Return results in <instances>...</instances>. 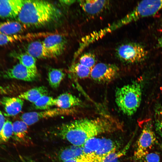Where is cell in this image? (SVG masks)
Returning <instances> with one entry per match:
<instances>
[{
  "label": "cell",
  "mask_w": 162,
  "mask_h": 162,
  "mask_svg": "<svg viewBox=\"0 0 162 162\" xmlns=\"http://www.w3.org/2000/svg\"><path fill=\"white\" fill-rule=\"evenodd\" d=\"M123 130L121 123L110 116L84 118L64 124L56 134L72 145L82 146L88 140L100 134Z\"/></svg>",
  "instance_id": "cell-1"
},
{
  "label": "cell",
  "mask_w": 162,
  "mask_h": 162,
  "mask_svg": "<svg viewBox=\"0 0 162 162\" xmlns=\"http://www.w3.org/2000/svg\"><path fill=\"white\" fill-rule=\"evenodd\" d=\"M61 15L60 10L49 2L25 0L17 17L25 26L38 27L56 20Z\"/></svg>",
  "instance_id": "cell-2"
},
{
  "label": "cell",
  "mask_w": 162,
  "mask_h": 162,
  "mask_svg": "<svg viewBox=\"0 0 162 162\" xmlns=\"http://www.w3.org/2000/svg\"><path fill=\"white\" fill-rule=\"evenodd\" d=\"M142 94L140 84L137 82H134L116 89L115 102L124 114L131 116L140 106Z\"/></svg>",
  "instance_id": "cell-3"
},
{
  "label": "cell",
  "mask_w": 162,
  "mask_h": 162,
  "mask_svg": "<svg viewBox=\"0 0 162 162\" xmlns=\"http://www.w3.org/2000/svg\"><path fill=\"white\" fill-rule=\"evenodd\" d=\"M116 54L121 61L128 63H134L144 60L147 56V52L140 44L128 43L118 46L116 50Z\"/></svg>",
  "instance_id": "cell-4"
},
{
  "label": "cell",
  "mask_w": 162,
  "mask_h": 162,
  "mask_svg": "<svg viewBox=\"0 0 162 162\" xmlns=\"http://www.w3.org/2000/svg\"><path fill=\"white\" fill-rule=\"evenodd\" d=\"M141 134L136 143L134 157L136 161H140L148 152L156 141L155 133L150 121L143 123Z\"/></svg>",
  "instance_id": "cell-5"
},
{
  "label": "cell",
  "mask_w": 162,
  "mask_h": 162,
  "mask_svg": "<svg viewBox=\"0 0 162 162\" xmlns=\"http://www.w3.org/2000/svg\"><path fill=\"white\" fill-rule=\"evenodd\" d=\"M162 9V0H144L126 15L130 23L152 16Z\"/></svg>",
  "instance_id": "cell-6"
},
{
  "label": "cell",
  "mask_w": 162,
  "mask_h": 162,
  "mask_svg": "<svg viewBox=\"0 0 162 162\" xmlns=\"http://www.w3.org/2000/svg\"><path fill=\"white\" fill-rule=\"evenodd\" d=\"M74 109H63L59 108L44 110L40 112H32L25 113L20 117L21 120L28 125L34 124L42 119L61 116L69 115L76 112Z\"/></svg>",
  "instance_id": "cell-7"
},
{
  "label": "cell",
  "mask_w": 162,
  "mask_h": 162,
  "mask_svg": "<svg viewBox=\"0 0 162 162\" xmlns=\"http://www.w3.org/2000/svg\"><path fill=\"white\" fill-rule=\"evenodd\" d=\"M119 71V68L115 64L100 63L96 64L92 69L90 76L98 82L107 83L114 79Z\"/></svg>",
  "instance_id": "cell-8"
},
{
  "label": "cell",
  "mask_w": 162,
  "mask_h": 162,
  "mask_svg": "<svg viewBox=\"0 0 162 162\" xmlns=\"http://www.w3.org/2000/svg\"><path fill=\"white\" fill-rule=\"evenodd\" d=\"M45 48L52 58L61 55L64 50L67 44L66 38L60 34H51L42 41Z\"/></svg>",
  "instance_id": "cell-9"
},
{
  "label": "cell",
  "mask_w": 162,
  "mask_h": 162,
  "mask_svg": "<svg viewBox=\"0 0 162 162\" xmlns=\"http://www.w3.org/2000/svg\"><path fill=\"white\" fill-rule=\"evenodd\" d=\"M2 76L5 79H14L32 82L37 79L38 74L33 72L19 63L4 71Z\"/></svg>",
  "instance_id": "cell-10"
},
{
  "label": "cell",
  "mask_w": 162,
  "mask_h": 162,
  "mask_svg": "<svg viewBox=\"0 0 162 162\" xmlns=\"http://www.w3.org/2000/svg\"><path fill=\"white\" fill-rule=\"evenodd\" d=\"M23 0H0V18L16 17L23 4Z\"/></svg>",
  "instance_id": "cell-11"
},
{
  "label": "cell",
  "mask_w": 162,
  "mask_h": 162,
  "mask_svg": "<svg viewBox=\"0 0 162 162\" xmlns=\"http://www.w3.org/2000/svg\"><path fill=\"white\" fill-rule=\"evenodd\" d=\"M0 103L3 107L5 116H15L21 112L24 101L18 97L4 96L0 100Z\"/></svg>",
  "instance_id": "cell-12"
},
{
  "label": "cell",
  "mask_w": 162,
  "mask_h": 162,
  "mask_svg": "<svg viewBox=\"0 0 162 162\" xmlns=\"http://www.w3.org/2000/svg\"><path fill=\"white\" fill-rule=\"evenodd\" d=\"M82 10L90 15H95L104 11L109 4L108 0H83L79 1Z\"/></svg>",
  "instance_id": "cell-13"
},
{
  "label": "cell",
  "mask_w": 162,
  "mask_h": 162,
  "mask_svg": "<svg viewBox=\"0 0 162 162\" xmlns=\"http://www.w3.org/2000/svg\"><path fill=\"white\" fill-rule=\"evenodd\" d=\"M26 53L35 58H52L44 46L42 41L36 40L30 42L25 48Z\"/></svg>",
  "instance_id": "cell-14"
},
{
  "label": "cell",
  "mask_w": 162,
  "mask_h": 162,
  "mask_svg": "<svg viewBox=\"0 0 162 162\" xmlns=\"http://www.w3.org/2000/svg\"><path fill=\"white\" fill-rule=\"evenodd\" d=\"M56 99V106L63 109H74V107L82 106L81 100L76 96L69 93L59 95Z\"/></svg>",
  "instance_id": "cell-15"
},
{
  "label": "cell",
  "mask_w": 162,
  "mask_h": 162,
  "mask_svg": "<svg viewBox=\"0 0 162 162\" xmlns=\"http://www.w3.org/2000/svg\"><path fill=\"white\" fill-rule=\"evenodd\" d=\"M48 93L47 88L41 86L34 87L24 92L19 95L18 97L34 103L42 97L47 95Z\"/></svg>",
  "instance_id": "cell-16"
},
{
  "label": "cell",
  "mask_w": 162,
  "mask_h": 162,
  "mask_svg": "<svg viewBox=\"0 0 162 162\" xmlns=\"http://www.w3.org/2000/svg\"><path fill=\"white\" fill-rule=\"evenodd\" d=\"M84 154L82 146L72 145L62 149L59 153V159L63 162Z\"/></svg>",
  "instance_id": "cell-17"
},
{
  "label": "cell",
  "mask_w": 162,
  "mask_h": 162,
  "mask_svg": "<svg viewBox=\"0 0 162 162\" xmlns=\"http://www.w3.org/2000/svg\"><path fill=\"white\" fill-rule=\"evenodd\" d=\"M23 25L18 21H8L0 22V34L15 35L22 32Z\"/></svg>",
  "instance_id": "cell-18"
},
{
  "label": "cell",
  "mask_w": 162,
  "mask_h": 162,
  "mask_svg": "<svg viewBox=\"0 0 162 162\" xmlns=\"http://www.w3.org/2000/svg\"><path fill=\"white\" fill-rule=\"evenodd\" d=\"M28 125L22 120L17 121L13 123V134L16 140H25L28 134Z\"/></svg>",
  "instance_id": "cell-19"
},
{
  "label": "cell",
  "mask_w": 162,
  "mask_h": 162,
  "mask_svg": "<svg viewBox=\"0 0 162 162\" xmlns=\"http://www.w3.org/2000/svg\"><path fill=\"white\" fill-rule=\"evenodd\" d=\"M15 57L21 64L33 72L38 74L36 65V59L27 53L17 54Z\"/></svg>",
  "instance_id": "cell-20"
},
{
  "label": "cell",
  "mask_w": 162,
  "mask_h": 162,
  "mask_svg": "<svg viewBox=\"0 0 162 162\" xmlns=\"http://www.w3.org/2000/svg\"><path fill=\"white\" fill-rule=\"evenodd\" d=\"M65 76V74L61 70L51 68L48 74V80L49 85L53 88H58Z\"/></svg>",
  "instance_id": "cell-21"
},
{
  "label": "cell",
  "mask_w": 162,
  "mask_h": 162,
  "mask_svg": "<svg viewBox=\"0 0 162 162\" xmlns=\"http://www.w3.org/2000/svg\"><path fill=\"white\" fill-rule=\"evenodd\" d=\"M33 104L35 109L44 110L56 106V99L46 95L42 97Z\"/></svg>",
  "instance_id": "cell-22"
},
{
  "label": "cell",
  "mask_w": 162,
  "mask_h": 162,
  "mask_svg": "<svg viewBox=\"0 0 162 162\" xmlns=\"http://www.w3.org/2000/svg\"><path fill=\"white\" fill-rule=\"evenodd\" d=\"M91 69L79 62L73 64L70 68V72L81 79L86 78L90 76Z\"/></svg>",
  "instance_id": "cell-23"
},
{
  "label": "cell",
  "mask_w": 162,
  "mask_h": 162,
  "mask_svg": "<svg viewBox=\"0 0 162 162\" xmlns=\"http://www.w3.org/2000/svg\"><path fill=\"white\" fill-rule=\"evenodd\" d=\"M127 147L121 151H116L99 158L98 162H120L119 159L125 153Z\"/></svg>",
  "instance_id": "cell-24"
},
{
  "label": "cell",
  "mask_w": 162,
  "mask_h": 162,
  "mask_svg": "<svg viewBox=\"0 0 162 162\" xmlns=\"http://www.w3.org/2000/svg\"><path fill=\"white\" fill-rule=\"evenodd\" d=\"M95 55L91 52H86L83 54L80 57L79 63L81 64L92 69L96 64Z\"/></svg>",
  "instance_id": "cell-25"
},
{
  "label": "cell",
  "mask_w": 162,
  "mask_h": 162,
  "mask_svg": "<svg viewBox=\"0 0 162 162\" xmlns=\"http://www.w3.org/2000/svg\"><path fill=\"white\" fill-rule=\"evenodd\" d=\"M13 134V123L9 120L5 122L0 134V138L4 141H7Z\"/></svg>",
  "instance_id": "cell-26"
},
{
  "label": "cell",
  "mask_w": 162,
  "mask_h": 162,
  "mask_svg": "<svg viewBox=\"0 0 162 162\" xmlns=\"http://www.w3.org/2000/svg\"><path fill=\"white\" fill-rule=\"evenodd\" d=\"M155 126L156 131L162 136V107L159 106L155 113Z\"/></svg>",
  "instance_id": "cell-27"
},
{
  "label": "cell",
  "mask_w": 162,
  "mask_h": 162,
  "mask_svg": "<svg viewBox=\"0 0 162 162\" xmlns=\"http://www.w3.org/2000/svg\"><path fill=\"white\" fill-rule=\"evenodd\" d=\"M23 38L18 34L7 35L0 34V46H3L18 41Z\"/></svg>",
  "instance_id": "cell-28"
},
{
  "label": "cell",
  "mask_w": 162,
  "mask_h": 162,
  "mask_svg": "<svg viewBox=\"0 0 162 162\" xmlns=\"http://www.w3.org/2000/svg\"><path fill=\"white\" fill-rule=\"evenodd\" d=\"M160 157L159 155L155 152H148L140 160L144 162H159Z\"/></svg>",
  "instance_id": "cell-29"
},
{
  "label": "cell",
  "mask_w": 162,
  "mask_h": 162,
  "mask_svg": "<svg viewBox=\"0 0 162 162\" xmlns=\"http://www.w3.org/2000/svg\"><path fill=\"white\" fill-rule=\"evenodd\" d=\"M63 162H93V160L91 155L84 154L78 157Z\"/></svg>",
  "instance_id": "cell-30"
},
{
  "label": "cell",
  "mask_w": 162,
  "mask_h": 162,
  "mask_svg": "<svg viewBox=\"0 0 162 162\" xmlns=\"http://www.w3.org/2000/svg\"><path fill=\"white\" fill-rule=\"evenodd\" d=\"M19 162H37L33 159L27 157L20 156Z\"/></svg>",
  "instance_id": "cell-31"
},
{
  "label": "cell",
  "mask_w": 162,
  "mask_h": 162,
  "mask_svg": "<svg viewBox=\"0 0 162 162\" xmlns=\"http://www.w3.org/2000/svg\"><path fill=\"white\" fill-rule=\"evenodd\" d=\"M62 3L66 5H70L73 3L75 1L74 0H63L61 1Z\"/></svg>",
  "instance_id": "cell-32"
},
{
  "label": "cell",
  "mask_w": 162,
  "mask_h": 162,
  "mask_svg": "<svg viewBox=\"0 0 162 162\" xmlns=\"http://www.w3.org/2000/svg\"><path fill=\"white\" fill-rule=\"evenodd\" d=\"M159 44L160 46L162 47V35L159 40Z\"/></svg>",
  "instance_id": "cell-33"
}]
</instances>
